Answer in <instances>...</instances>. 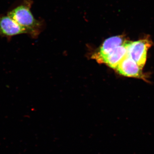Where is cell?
Returning a JSON list of instances; mask_svg holds the SVG:
<instances>
[{"instance_id": "obj_1", "label": "cell", "mask_w": 154, "mask_h": 154, "mask_svg": "<svg viewBox=\"0 0 154 154\" xmlns=\"http://www.w3.org/2000/svg\"><path fill=\"white\" fill-rule=\"evenodd\" d=\"M33 3L32 0H17L7 14L25 29L27 34L36 38L41 32L43 24L35 19L31 13Z\"/></svg>"}, {"instance_id": "obj_2", "label": "cell", "mask_w": 154, "mask_h": 154, "mask_svg": "<svg viewBox=\"0 0 154 154\" xmlns=\"http://www.w3.org/2000/svg\"><path fill=\"white\" fill-rule=\"evenodd\" d=\"M126 45L127 55L143 68L146 61L148 51L152 45L150 39L146 38L136 41H127Z\"/></svg>"}, {"instance_id": "obj_3", "label": "cell", "mask_w": 154, "mask_h": 154, "mask_svg": "<svg viewBox=\"0 0 154 154\" xmlns=\"http://www.w3.org/2000/svg\"><path fill=\"white\" fill-rule=\"evenodd\" d=\"M27 34L23 29L7 14L0 15V36L11 40L13 36Z\"/></svg>"}, {"instance_id": "obj_4", "label": "cell", "mask_w": 154, "mask_h": 154, "mask_svg": "<svg viewBox=\"0 0 154 154\" xmlns=\"http://www.w3.org/2000/svg\"><path fill=\"white\" fill-rule=\"evenodd\" d=\"M142 69L133 60L127 55L116 69L119 74L125 76L145 79V75L143 72Z\"/></svg>"}, {"instance_id": "obj_5", "label": "cell", "mask_w": 154, "mask_h": 154, "mask_svg": "<svg viewBox=\"0 0 154 154\" xmlns=\"http://www.w3.org/2000/svg\"><path fill=\"white\" fill-rule=\"evenodd\" d=\"M123 35L112 36L107 38L103 42L99 51L93 55V57L99 63H102L104 59L116 48L124 44L126 41Z\"/></svg>"}, {"instance_id": "obj_6", "label": "cell", "mask_w": 154, "mask_h": 154, "mask_svg": "<svg viewBox=\"0 0 154 154\" xmlns=\"http://www.w3.org/2000/svg\"><path fill=\"white\" fill-rule=\"evenodd\" d=\"M126 41L124 44L116 48L104 59L102 63L106 64L111 68H116L122 60L127 55Z\"/></svg>"}]
</instances>
